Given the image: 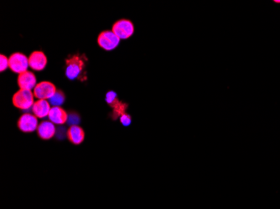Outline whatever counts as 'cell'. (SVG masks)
Wrapping results in <instances>:
<instances>
[{
	"mask_svg": "<svg viewBox=\"0 0 280 209\" xmlns=\"http://www.w3.org/2000/svg\"><path fill=\"white\" fill-rule=\"evenodd\" d=\"M66 75L71 80L79 78L80 75L84 70V59L79 55L67 59L66 61Z\"/></svg>",
	"mask_w": 280,
	"mask_h": 209,
	"instance_id": "1",
	"label": "cell"
},
{
	"mask_svg": "<svg viewBox=\"0 0 280 209\" xmlns=\"http://www.w3.org/2000/svg\"><path fill=\"white\" fill-rule=\"evenodd\" d=\"M34 96L31 90L20 89L13 95L12 99L13 106L20 110H29L34 106Z\"/></svg>",
	"mask_w": 280,
	"mask_h": 209,
	"instance_id": "2",
	"label": "cell"
},
{
	"mask_svg": "<svg viewBox=\"0 0 280 209\" xmlns=\"http://www.w3.org/2000/svg\"><path fill=\"white\" fill-rule=\"evenodd\" d=\"M112 31L120 39L127 40L135 34V25L129 19H120L113 25Z\"/></svg>",
	"mask_w": 280,
	"mask_h": 209,
	"instance_id": "3",
	"label": "cell"
},
{
	"mask_svg": "<svg viewBox=\"0 0 280 209\" xmlns=\"http://www.w3.org/2000/svg\"><path fill=\"white\" fill-rule=\"evenodd\" d=\"M29 67V58L24 54L14 53L8 58V67L14 73L22 74L27 71Z\"/></svg>",
	"mask_w": 280,
	"mask_h": 209,
	"instance_id": "4",
	"label": "cell"
},
{
	"mask_svg": "<svg viewBox=\"0 0 280 209\" xmlns=\"http://www.w3.org/2000/svg\"><path fill=\"white\" fill-rule=\"evenodd\" d=\"M120 39L114 32L105 30L98 35V44L101 48L107 51H113L119 46Z\"/></svg>",
	"mask_w": 280,
	"mask_h": 209,
	"instance_id": "5",
	"label": "cell"
},
{
	"mask_svg": "<svg viewBox=\"0 0 280 209\" xmlns=\"http://www.w3.org/2000/svg\"><path fill=\"white\" fill-rule=\"evenodd\" d=\"M56 87L53 83L42 81L38 83L34 89V95L39 100H49L56 94Z\"/></svg>",
	"mask_w": 280,
	"mask_h": 209,
	"instance_id": "6",
	"label": "cell"
},
{
	"mask_svg": "<svg viewBox=\"0 0 280 209\" xmlns=\"http://www.w3.org/2000/svg\"><path fill=\"white\" fill-rule=\"evenodd\" d=\"M17 126L22 133H34V131H37L38 127H39L38 118L34 115H22L18 121Z\"/></svg>",
	"mask_w": 280,
	"mask_h": 209,
	"instance_id": "7",
	"label": "cell"
},
{
	"mask_svg": "<svg viewBox=\"0 0 280 209\" xmlns=\"http://www.w3.org/2000/svg\"><path fill=\"white\" fill-rule=\"evenodd\" d=\"M47 65V57L42 51H34L29 57V66L32 70L41 71Z\"/></svg>",
	"mask_w": 280,
	"mask_h": 209,
	"instance_id": "8",
	"label": "cell"
},
{
	"mask_svg": "<svg viewBox=\"0 0 280 209\" xmlns=\"http://www.w3.org/2000/svg\"><path fill=\"white\" fill-rule=\"evenodd\" d=\"M18 85L21 90H31L36 86V78L34 73L27 71L19 74L18 76Z\"/></svg>",
	"mask_w": 280,
	"mask_h": 209,
	"instance_id": "9",
	"label": "cell"
},
{
	"mask_svg": "<svg viewBox=\"0 0 280 209\" xmlns=\"http://www.w3.org/2000/svg\"><path fill=\"white\" fill-rule=\"evenodd\" d=\"M56 133L55 124L50 121H45L40 123L37 128V134L42 140H50L54 138Z\"/></svg>",
	"mask_w": 280,
	"mask_h": 209,
	"instance_id": "10",
	"label": "cell"
},
{
	"mask_svg": "<svg viewBox=\"0 0 280 209\" xmlns=\"http://www.w3.org/2000/svg\"><path fill=\"white\" fill-rule=\"evenodd\" d=\"M48 118L53 124L64 125L68 121V114L60 106H53L50 109Z\"/></svg>",
	"mask_w": 280,
	"mask_h": 209,
	"instance_id": "11",
	"label": "cell"
},
{
	"mask_svg": "<svg viewBox=\"0 0 280 209\" xmlns=\"http://www.w3.org/2000/svg\"><path fill=\"white\" fill-rule=\"evenodd\" d=\"M69 140L74 145H80L85 140V132L79 126H71L66 133Z\"/></svg>",
	"mask_w": 280,
	"mask_h": 209,
	"instance_id": "12",
	"label": "cell"
},
{
	"mask_svg": "<svg viewBox=\"0 0 280 209\" xmlns=\"http://www.w3.org/2000/svg\"><path fill=\"white\" fill-rule=\"evenodd\" d=\"M50 104L46 100H39L34 102L32 111L37 118H45L49 116L50 111Z\"/></svg>",
	"mask_w": 280,
	"mask_h": 209,
	"instance_id": "13",
	"label": "cell"
},
{
	"mask_svg": "<svg viewBox=\"0 0 280 209\" xmlns=\"http://www.w3.org/2000/svg\"><path fill=\"white\" fill-rule=\"evenodd\" d=\"M112 108H114V111H113V119L116 120L118 118H120L122 115L126 113L128 104L124 103V102L119 101Z\"/></svg>",
	"mask_w": 280,
	"mask_h": 209,
	"instance_id": "14",
	"label": "cell"
},
{
	"mask_svg": "<svg viewBox=\"0 0 280 209\" xmlns=\"http://www.w3.org/2000/svg\"><path fill=\"white\" fill-rule=\"evenodd\" d=\"M65 100H66L65 94L61 90H57L56 94L51 98L49 99L48 101L53 106H60L64 103Z\"/></svg>",
	"mask_w": 280,
	"mask_h": 209,
	"instance_id": "15",
	"label": "cell"
},
{
	"mask_svg": "<svg viewBox=\"0 0 280 209\" xmlns=\"http://www.w3.org/2000/svg\"><path fill=\"white\" fill-rule=\"evenodd\" d=\"M105 100H106L107 103L109 104V106H111V107H113L119 101L116 93L113 91V90L107 93Z\"/></svg>",
	"mask_w": 280,
	"mask_h": 209,
	"instance_id": "16",
	"label": "cell"
},
{
	"mask_svg": "<svg viewBox=\"0 0 280 209\" xmlns=\"http://www.w3.org/2000/svg\"><path fill=\"white\" fill-rule=\"evenodd\" d=\"M80 121L81 120H80L79 115L76 114V113H71L68 116L67 123L71 126H78L77 124H79Z\"/></svg>",
	"mask_w": 280,
	"mask_h": 209,
	"instance_id": "17",
	"label": "cell"
},
{
	"mask_svg": "<svg viewBox=\"0 0 280 209\" xmlns=\"http://www.w3.org/2000/svg\"><path fill=\"white\" fill-rule=\"evenodd\" d=\"M119 120H120V122H121L122 125H123L124 127H129V126L131 125V122H132L131 116L128 114L127 112L125 113V114L122 115Z\"/></svg>",
	"mask_w": 280,
	"mask_h": 209,
	"instance_id": "18",
	"label": "cell"
},
{
	"mask_svg": "<svg viewBox=\"0 0 280 209\" xmlns=\"http://www.w3.org/2000/svg\"><path fill=\"white\" fill-rule=\"evenodd\" d=\"M0 61H1V67H0V71L3 72L8 67V59L3 55L0 56Z\"/></svg>",
	"mask_w": 280,
	"mask_h": 209,
	"instance_id": "19",
	"label": "cell"
}]
</instances>
